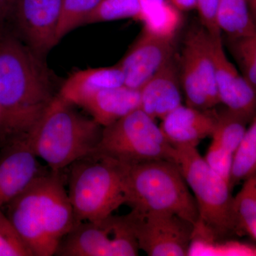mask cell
<instances>
[{"instance_id":"cell-1","label":"cell","mask_w":256,"mask_h":256,"mask_svg":"<svg viewBox=\"0 0 256 256\" xmlns=\"http://www.w3.org/2000/svg\"><path fill=\"white\" fill-rule=\"evenodd\" d=\"M42 58L18 37L0 33V106L12 138L28 134L56 96Z\"/></svg>"},{"instance_id":"cell-2","label":"cell","mask_w":256,"mask_h":256,"mask_svg":"<svg viewBox=\"0 0 256 256\" xmlns=\"http://www.w3.org/2000/svg\"><path fill=\"white\" fill-rule=\"evenodd\" d=\"M6 216L34 256H52L76 225L60 172H44L6 205Z\"/></svg>"},{"instance_id":"cell-3","label":"cell","mask_w":256,"mask_h":256,"mask_svg":"<svg viewBox=\"0 0 256 256\" xmlns=\"http://www.w3.org/2000/svg\"><path fill=\"white\" fill-rule=\"evenodd\" d=\"M56 95L28 136L37 158L50 171L62 172L76 162L92 156L100 142L102 127L74 110Z\"/></svg>"},{"instance_id":"cell-4","label":"cell","mask_w":256,"mask_h":256,"mask_svg":"<svg viewBox=\"0 0 256 256\" xmlns=\"http://www.w3.org/2000/svg\"><path fill=\"white\" fill-rule=\"evenodd\" d=\"M126 204L140 212H165L195 225L198 207L178 166L168 160L119 162Z\"/></svg>"},{"instance_id":"cell-5","label":"cell","mask_w":256,"mask_h":256,"mask_svg":"<svg viewBox=\"0 0 256 256\" xmlns=\"http://www.w3.org/2000/svg\"><path fill=\"white\" fill-rule=\"evenodd\" d=\"M170 161L178 166L194 193L198 212L196 224L216 238L238 236L230 182L210 169L195 146H173Z\"/></svg>"},{"instance_id":"cell-6","label":"cell","mask_w":256,"mask_h":256,"mask_svg":"<svg viewBox=\"0 0 256 256\" xmlns=\"http://www.w3.org/2000/svg\"><path fill=\"white\" fill-rule=\"evenodd\" d=\"M70 166L68 194L76 225L102 222L126 204L122 171L117 161L90 156Z\"/></svg>"},{"instance_id":"cell-7","label":"cell","mask_w":256,"mask_h":256,"mask_svg":"<svg viewBox=\"0 0 256 256\" xmlns=\"http://www.w3.org/2000/svg\"><path fill=\"white\" fill-rule=\"evenodd\" d=\"M172 149L156 120L138 108L102 128L100 142L92 156L134 164L171 160Z\"/></svg>"},{"instance_id":"cell-8","label":"cell","mask_w":256,"mask_h":256,"mask_svg":"<svg viewBox=\"0 0 256 256\" xmlns=\"http://www.w3.org/2000/svg\"><path fill=\"white\" fill-rule=\"evenodd\" d=\"M126 216L140 250L150 256H188L194 225L165 212L132 210Z\"/></svg>"},{"instance_id":"cell-9","label":"cell","mask_w":256,"mask_h":256,"mask_svg":"<svg viewBox=\"0 0 256 256\" xmlns=\"http://www.w3.org/2000/svg\"><path fill=\"white\" fill-rule=\"evenodd\" d=\"M62 0H18L12 13L20 40L40 56L58 44Z\"/></svg>"},{"instance_id":"cell-10","label":"cell","mask_w":256,"mask_h":256,"mask_svg":"<svg viewBox=\"0 0 256 256\" xmlns=\"http://www.w3.org/2000/svg\"><path fill=\"white\" fill-rule=\"evenodd\" d=\"M173 38L156 36L143 28L137 41L117 63L124 74V85L140 90L171 62L174 54Z\"/></svg>"},{"instance_id":"cell-11","label":"cell","mask_w":256,"mask_h":256,"mask_svg":"<svg viewBox=\"0 0 256 256\" xmlns=\"http://www.w3.org/2000/svg\"><path fill=\"white\" fill-rule=\"evenodd\" d=\"M210 40L220 104L250 122L256 116V92L228 60L222 34L210 36Z\"/></svg>"},{"instance_id":"cell-12","label":"cell","mask_w":256,"mask_h":256,"mask_svg":"<svg viewBox=\"0 0 256 256\" xmlns=\"http://www.w3.org/2000/svg\"><path fill=\"white\" fill-rule=\"evenodd\" d=\"M28 134L8 143L0 154V210L43 174Z\"/></svg>"},{"instance_id":"cell-13","label":"cell","mask_w":256,"mask_h":256,"mask_svg":"<svg viewBox=\"0 0 256 256\" xmlns=\"http://www.w3.org/2000/svg\"><path fill=\"white\" fill-rule=\"evenodd\" d=\"M161 121L160 127L172 146L196 148L202 140L213 134L217 114L182 104Z\"/></svg>"},{"instance_id":"cell-14","label":"cell","mask_w":256,"mask_h":256,"mask_svg":"<svg viewBox=\"0 0 256 256\" xmlns=\"http://www.w3.org/2000/svg\"><path fill=\"white\" fill-rule=\"evenodd\" d=\"M178 70L172 60L140 89V108L152 118L162 120L182 104Z\"/></svg>"},{"instance_id":"cell-15","label":"cell","mask_w":256,"mask_h":256,"mask_svg":"<svg viewBox=\"0 0 256 256\" xmlns=\"http://www.w3.org/2000/svg\"><path fill=\"white\" fill-rule=\"evenodd\" d=\"M112 239L111 216L100 222H80L62 239L55 256H111Z\"/></svg>"},{"instance_id":"cell-16","label":"cell","mask_w":256,"mask_h":256,"mask_svg":"<svg viewBox=\"0 0 256 256\" xmlns=\"http://www.w3.org/2000/svg\"><path fill=\"white\" fill-rule=\"evenodd\" d=\"M78 106L104 128L140 108V90L126 85L102 89L82 99Z\"/></svg>"},{"instance_id":"cell-17","label":"cell","mask_w":256,"mask_h":256,"mask_svg":"<svg viewBox=\"0 0 256 256\" xmlns=\"http://www.w3.org/2000/svg\"><path fill=\"white\" fill-rule=\"evenodd\" d=\"M124 85V74L116 64L74 72L60 87L58 96L72 105L78 106L82 99L94 92Z\"/></svg>"},{"instance_id":"cell-18","label":"cell","mask_w":256,"mask_h":256,"mask_svg":"<svg viewBox=\"0 0 256 256\" xmlns=\"http://www.w3.org/2000/svg\"><path fill=\"white\" fill-rule=\"evenodd\" d=\"M182 54L186 56L193 64L212 107L220 104L216 84L212 40L210 34L203 26L188 32L184 43Z\"/></svg>"},{"instance_id":"cell-19","label":"cell","mask_w":256,"mask_h":256,"mask_svg":"<svg viewBox=\"0 0 256 256\" xmlns=\"http://www.w3.org/2000/svg\"><path fill=\"white\" fill-rule=\"evenodd\" d=\"M216 20L218 30L228 38H242L256 32L248 0H217Z\"/></svg>"},{"instance_id":"cell-20","label":"cell","mask_w":256,"mask_h":256,"mask_svg":"<svg viewBox=\"0 0 256 256\" xmlns=\"http://www.w3.org/2000/svg\"><path fill=\"white\" fill-rule=\"evenodd\" d=\"M188 256H256V246L226 238L194 226Z\"/></svg>"},{"instance_id":"cell-21","label":"cell","mask_w":256,"mask_h":256,"mask_svg":"<svg viewBox=\"0 0 256 256\" xmlns=\"http://www.w3.org/2000/svg\"><path fill=\"white\" fill-rule=\"evenodd\" d=\"M233 208L238 236L248 235L256 240V172L244 180L234 196Z\"/></svg>"},{"instance_id":"cell-22","label":"cell","mask_w":256,"mask_h":256,"mask_svg":"<svg viewBox=\"0 0 256 256\" xmlns=\"http://www.w3.org/2000/svg\"><path fill=\"white\" fill-rule=\"evenodd\" d=\"M256 172V116L247 127L234 153L230 186L233 188Z\"/></svg>"},{"instance_id":"cell-23","label":"cell","mask_w":256,"mask_h":256,"mask_svg":"<svg viewBox=\"0 0 256 256\" xmlns=\"http://www.w3.org/2000/svg\"><path fill=\"white\" fill-rule=\"evenodd\" d=\"M178 12L169 0H164L142 13L140 21L144 23L143 28L156 36L174 38L180 23Z\"/></svg>"},{"instance_id":"cell-24","label":"cell","mask_w":256,"mask_h":256,"mask_svg":"<svg viewBox=\"0 0 256 256\" xmlns=\"http://www.w3.org/2000/svg\"><path fill=\"white\" fill-rule=\"evenodd\" d=\"M142 6L140 0H100L86 20L85 24L133 18L140 21Z\"/></svg>"},{"instance_id":"cell-25","label":"cell","mask_w":256,"mask_h":256,"mask_svg":"<svg viewBox=\"0 0 256 256\" xmlns=\"http://www.w3.org/2000/svg\"><path fill=\"white\" fill-rule=\"evenodd\" d=\"M248 120L226 108L217 114V121L212 139L235 153L246 130Z\"/></svg>"},{"instance_id":"cell-26","label":"cell","mask_w":256,"mask_h":256,"mask_svg":"<svg viewBox=\"0 0 256 256\" xmlns=\"http://www.w3.org/2000/svg\"><path fill=\"white\" fill-rule=\"evenodd\" d=\"M100 0H62V9L56 37L58 42L79 26L98 4Z\"/></svg>"},{"instance_id":"cell-27","label":"cell","mask_w":256,"mask_h":256,"mask_svg":"<svg viewBox=\"0 0 256 256\" xmlns=\"http://www.w3.org/2000/svg\"><path fill=\"white\" fill-rule=\"evenodd\" d=\"M228 42L240 73L256 92V32L242 38H228Z\"/></svg>"},{"instance_id":"cell-28","label":"cell","mask_w":256,"mask_h":256,"mask_svg":"<svg viewBox=\"0 0 256 256\" xmlns=\"http://www.w3.org/2000/svg\"><path fill=\"white\" fill-rule=\"evenodd\" d=\"M111 224L112 233L111 256H138L139 245L126 216L112 215Z\"/></svg>"},{"instance_id":"cell-29","label":"cell","mask_w":256,"mask_h":256,"mask_svg":"<svg viewBox=\"0 0 256 256\" xmlns=\"http://www.w3.org/2000/svg\"><path fill=\"white\" fill-rule=\"evenodd\" d=\"M0 256H33L22 236L0 210Z\"/></svg>"},{"instance_id":"cell-30","label":"cell","mask_w":256,"mask_h":256,"mask_svg":"<svg viewBox=\"0 0 256 256\" xmlns=\"http://www.w3.org/2000/svg\"><path fill=\"white\" fill-rule=\"evenodd\" d=\"M234 152L212 139L204 159L216 174L230 184Z\"/></svg>"},{"instance_id":"cell-31","label":"cell","mask_w":256,"mask_h":256,"mask_svg":"<svg viewBox=\"0 0 256 256\" xmlns=\"http://www.w3.org/2000/svg\"><path fill=\"white\" fill-rule=\"evenodd\" d=\"M217 0H196V10L200 14L202 26L210 36L222 34L216 20Z\"/></svg>"},{"instance_id":"cell-32","label":"cell","mask_w":256,"mask_h":256,"mask_svg":"<svg viewBox=\"0 0 256 256\" xmlns=\"http://www.w3.org/2000/svg\"><path fill=\"white\" fill-rule=\"evenodd\" d=\"M18 0H0V28L11 18Z\"/></svg>"},{"instance_id":"cell-33","label":"cell","mask_w":256,"mask_h":256,"mask_svg":"<svg viewBox=\"0 0 256 256\" xmlns=\"http://www.w3.org/2000/svg\"><path fill=\"white\" fill-rule=\"evenodd\" d=\"M9 139L10 141L12 140L10 134L9 128H8V120L4 110L0 106V141L2 140Z\"/></svg>"},{"instance_id":"cell-34","label":"cell","mask_w":256,"mask_h":256,"mask_svg":"<svg viewBox=\"0 0 256 256\" xmlns=\"http://www.w3.org/2000/svg\"><path fill=\"white\" fill-rule=\"evenodd\" d=\"M170 3L178 11L196 10V0H169Z\"/></svg>"},{"instance_id":"cell-35","label":"cell","mask_w":256,"mask_h":256,"mask_svg":"<svg viewBox=\"0 0 256 256\" xmlns=\"http://www.w3.org/2000/svg\"><path fill=\"white\" fill-rule=\"evenodd\" d=\"M142 6V14L143 12L150 9L156 5L161 4L164 0H140Z\"/></svg>"},{"instance_id":"cell-36","label":"cell","mask_w":256,"mask_h":256,"mask_svg":"<svg viewBox=\"0 0 256 256\" xmlns=\"http://www.w3.org/2000/svg\"><path fill=\"white\" fill-rule=\"evenodd\" d=\"M248 4L252 18H254V22L256 24V0H249Z\"/></svg>"},{"instance_id":"cell-37","label":"cell","mask_w":256,"mask_h":256,"mask_svg":"<svg viewBox=\"0 0 256 256\" xmlns=\"http://www.w3.org/2000/svg\"><path fill=\"white\" fill-rule=\"evenodd\" d=\"M248 1H249V0H248Z\"/></svg>"}]
</instances>
